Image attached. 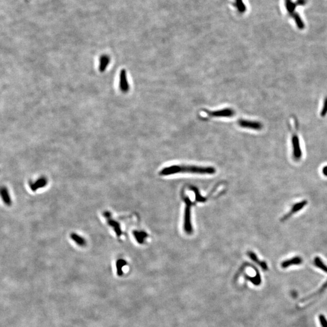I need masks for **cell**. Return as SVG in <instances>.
<instances>
[{
    "instance_id": "cell-1",
    "label": "cell",
    "mask_w": 327,
    "mask_h": 327,
    "mask_svg": "<svg viewBox=\"0 0 327 327\" xmlns=\"http://www.w3.org/2000/svg\"><path fill=\"white\" fill-rule=\"evenodd\" d=\"M216 170L212 167H200L196 166H171L162 169L159 175L161 176H169L179 173H188L198 175H213Z\"/></svg>"
},
{
    "instance_id": "cell-2",
    "label": "cell",
    "mask_w": 327,
    "mask_h": 327,
    "mask_svg": "<svg viewBox=\"0 0 327 327\" xmlns=\"http://www.w3.org/2000/svg\"><path fill=\"white\" fill-rule=\"evenodd\" d=\"M184 201L186 203L185 215H184V230L187 234H191L193 232V228L191 222V202L188 198H185Z\"/></svg>"
},
{
    "instance_id": "cell-3",
    "label": "cell",
    "mask_w": 327,
    "mask_h": 327,
    "mask_svg": "<svg viewBox=\"0 0 327 327\" xmlns=\"http://www.w3.org/2000/svg\"><path fill=\"white\" fill-rule=\"evenodd\" d=\"M291 142H292V147H293V158L296 161H299L302 158V150H301L300 146L299 138L296 133H295L294 134H293L292 138H291Z\"/></svg>"
},
{
    "instance_id": "cell-4",
    "label": "cell",
    "mask_w": 327,
    "mask_h": 327,
    "mask_svg": "<svg viewBox=\"0 0 327 327\" xmlns=\"http://www.w3.org/2000/svg\"><path fill=\"white\" fill-rule=\"evenodd\" d=\"M238 125L245 129H251L255 130H260L263 128V125L261 122L255 121H250L245 119H239L238 122Z\"/></svg>"
},
{
    "instance_id": "cell-5",
    "label": "cell",
    "mask_w": 327,
    "mask_h": 327,
    "mask_svg": "<svg viewBox=\"0 0 327 327\" xmlns=\"http://www.w3.org/2000/svg\"><path fill=\"white\" fill-rule=\"evenodd\" d=\"M207 113L210 116L212 117H232L235 115V111L233 109L230 108L222 109L216 111H208L206 110Z\"/></svg>"
},
{
    "instance_id": "cell-6",
    "label": "cell",
    "mask_w": 327,
    "mask_h": 327,
    "mask_svg": "<svg viewBox=\"0 0 327 327\" xmlns=\"http://www.w3.org/2000/svg\"><path fill=\"white\" fill-rule=\"evenodd\" d=\"M307 204L308 201L307 200H303L299 202H297L296 204H294L291 209L290 210V211L287 214L284 215L282 218L280 219V221L282 222L285 221L286 220H287L288 219L290 218L293 214L297 213V211H299V210H302L304 207H305L307 205Z\"/></svg>"
},
{
    "instance_id": "cell-7",
    "label": "cell",
    "mask_w": 327,
    "mask_h": 327,
    "mask_svg": "<svg viewBox=\"0 0 327 327\" xmlns=\"http://www.w3.org/2000/svg\"><path fill=\"white\" fill-rule=\"evenodd\" d=\"M119 87L124 93H127L129 90V84L127 77V72L124 69L120 72L119 74Z\"/></svg>"
},
{
    "instance_id": "cell-8",
    "label": "cell",
    "mask_w": 327,
    "mask_h": 327,
    "mask_svg": "<svg viewBox=\"0 0 327 327\" xmlns=\"http://www.w3.org/2000/svg\"><path fill=\"white\" fill-rule=\"evenodd\" d=\"M104 216L107 219L108 223H109L110 226H111L112 228H113V230L115 231V233L117 235V236L118 237L121 236V235H122V231H121V228H120V225H119V223L118 222L115 221V220H113L112 219L110 218V213H109V212H106L104 213Z\"/></svg>"
},
{
    "instance_id": "cell-9",
    "label": "cell",
    "mask_w": 327,
    "mask_h": 327,
    "mask_svg": "<svg viewBox=\"0 0 327 327\" xmlns=\"http://www.w3.org/2000/svg\"><path fill=\"white\" fill-rule=\"evenodd\" d=\"M302 262L303 260L302 258L299 256H296V257H294V258L284 261L281 264V267L283 268H286L290 266L300 265V264L302 263Z\"/></svg>"
},
{
    "instance_id": "cell-10",
    "label": "cell",
    "mask_w": 327,
    "mask_h": 327,
    "mask_svg": "<svg viewBox=\"0 0 327 327\" xmlns=\"http://www.w3.org/2000/svg\"><path fill=\"white\" fill-rule=\"evenodd\" d=\"M47 184V180L46 178H41L37 180L35 182L30 184V188L33 191H36L38 189L45 187Z\"/></svg>"
},
{
    "instance_id": "cell-11",
    "label": "cell",
    "mask_w": 327,
    "mask_h": 327,
    "mask_svg": "<svg viewBox=\"0 0 327 327\" xmlns=\"http://www.w3.org/2000/svg\"><path fill=\"white\" fill-rule=\"evenodd\" d=\"M1 195L4 202L8 206H11L12 201L10 199L9 191L6 187H2L1 189Z\"/></svg>"
},
{
    "instance_id": "cell-12",
    "label": "cell",
    "mask_w": 327,
    "mask_h": 327,
    "mask_svg": "<svg viewBox=\"0 0 327 327\" xmlns=\"http://www.w3.org/2000/svg\"><path fill=\"white\" fill-rule=\"evenodd\" d=\"M110 62V58L108 56L104 55L101 57L99 60V70L101 72H103L106 69L107 67Z\"/></svg>"
},
{
    "instance_id": "cell-13",
    "label": "cell",
    "mask_w": 327,
    "mask_h": 327,
    "mask_svg": "<svg viewBox=\"0 0 327 327\" xmlns=\"http://www.w3.org/2000/svg\"><path fill=\"white\" fill-rule=\"evenodd\" d=\"M70 238L71 239L76 243L79 246H85L86 244V240L79 236L78 235H77V233H72L70 234Z\"/></svg>"
},
{
    "instance_id": "cell-14",
    "label": "cell",
    "mask_w": 327,
    "mask_h": 327,
    "mask_svg": "<svg viewBox=\"0 0 327 327\" xmlns=\"http://www.w3.org/2000/svg\"><path fill=\"white\" fill-rule=\"evenodd\" d=\"M297 6L296 2H293L291 0H285V7L290 15L295 13V10Z\"/></svg>"
},
{
    "instance_id": "cell-15",
    "label": "cell",
    "mask_w": 327,
    "mask_h": 327,
    "mask_svg": "<svg viewBox=\"0 0 327 327\" xmlns=\"http://www.w3.org/2000/svg\"><path fill=\"white\" fill-rule=\"evenodd\" d=\"M126 265H127V262L122 259H120L117 260L116 265V269H117V274L119 276H121L123 275L122 268L126 266Z\"/></svg>"
},
{
    "instance_id": "cell-16",
    "label": "cell",
    "mask_w": 327,
    "mask_h": 327,
    "mask_svg": "<svg viewBox=\"0 0 327 327\" xmlns=\"http://www.w3.org/2000/svg\"><path fill=\"white\" fill-rule=\"evenodd\" d=\"M256 275L255 277H250L248 276H245V278L246 279H247L251 282H252L254 285H259L261 283V278H260V275L258 270H256Z\"/></svg>"
},
{
    "instance_id": "cell-17",
    "label": "cell",
    "mask_w": 327,
    "mask_h": 327,
    "mask_svg": "<svg viewBox=\"0 0 327 327\" xmlns=\"http://www.w3.org/2000/svg\"><path fill=\"white\" fill-rule=\"evenodd\" d=\"M314 264L317 268H320L322 271L327 273V266L323 262L322 259L319 257H316L314 259Z\"/></svg>"
},
{
    "instance_id": "cell-18",
    "label": "cell",
    "mask_w": 327,
    "mask_h": 327,
    "mask_svg": "<svg viewBox=\"0 0 327 327\" xmlns=\"http://www.w3.org/2000/svg\"><path fill=\"white\" fill-rule=\"evenodd\" d=\"M291 16L293 17L294 20H295L297 27L299 29H303L304 28V27H305V25H304V23L303 22V21L302 20L301 18L300 17L299 15L296 12H295L293 14L291 15Z\"/></svg>"
},
{
    "instance_id": "cell-19",
    "label": "cell",
    "mask_w": 327,
    "mask_h": 327,
    "mask_svg": "<svg viewBox=\"0 0 327 327\" xmlns=\"http://www.w3.org/2000/svg\"><path fill=\"white\" fill-rule=\"evenodd\" d=\"M133 235H134V236L136 239V240L140 244L143 243L144 239L147 237L146 233H145L144 232H142V231L141 232L134 231Z\"/></svg>"
},
{
    "instance_id": "cell-20",
    "label": "cell",
    "mask_w": 327,
    "mask_h": 327,
    "mask_svg": "<svg viewBox=\"0 0 327 327\" xmlns=\"http://www.w3.org/2000/svg\"><path fill=\"white\" fill-rule=\"evenodd\" d=\"M248 256L250 257V258L253 261H254L255 263H256L257 264H258L260 267H261V265H262V264L264 261H260L259 258H258V256H256V255L255 253H253L252 251H248Z\"/></svg>"
},
{
    "instance_id": "cell-21",
    "label": "cell",
    "mask_w": 327,
    "mask_h": 327,
    "mask_svg": "<svg viewBox=\"0 0 327 327\" xmlns=\"http://www.w3.org/2000/svg\"><path fill=\"white\" fill-rule=\"evenodd\" d=\"M327 281H326V282H325V283H324V285H322V287H321V288H320V289H319V291H317V292H316V294H313V295H311V296H308V297H307V299H304V300H308V299H310V298H311V297H313V296H316V295H319V294H320V293H322V292H323V291H325V290H326V289H327Z\"/></svg>"
},
{
    "instance_id": "cell-22",
    "label": "cell",
    "mask_w": 327,
    "mask_h": 327,
    "mask_svg": "<svg viewBox=\"0 0 327 327\" xmlns=\"http://www.w3.org/2000/svg\"><path fill=\"white\" fill-rule=\"evenodd\" d=\"M327 114V97H326L325 99H324V104H323V106H322V110L320 111V116L322 117H324L326 116V115Z\"/></svg>"
},
{
    "instance_id": "cell-23",
    "label": "cell",
    "mask_w": 327,
    "mask_h": 327,
    "mask_svg": "<svg viewBox=\"0 0 327 327\" xmlns=\"http://www.w3.org/2000/svg\"><path fill=\"white\" fill-rule=\"evenodd\" d=\"M319 319L322 327H327V319L325 316L323 315H320L319 316Z\"/></svg>"
},
{
    "instance_id": "cell-24",
    "label": "cell",
    "mask_w": 327,
    "mask_h": 327,
    "mask_svg": "<svg viewBox=\"0 0 327 327\" xmlns=\"http://www.w3.org/2000/svg\"><path fill=\"white\" fill-rule=\"evenodd\" d=\"M193 190L194 191H195V193H196V198L197 201H199V202H204V201H205V199L204 198H202V197H201V196L200 195V194H199V193L198 190L195 188H193Z\"/></svg>"
},
{
    "instance_id": "cell-25",
    "label": "cell",
    "mask_w": 327,
    "mask_h": 327,
    "mask_svg": "<svg viewBox=\"0 0 327 327\" xmlns=\"http://www.w3.org/2000/svg\"><path fill=\"white\" fill-rule=\"evenodd\" d=\"M296 3L297 6H303L306 4V0H297Z\"/></svg>"
},
{
    "instance_id": "cell-26",
    "label": "cell",
    "mask_w": 327,
    "mask_h": 327,
    "mask_svg": "<svg viewBox=\"0 0 327 327\" xmlns=\"http://www.w3.org/2000/svg\"><path fill=\"white\" fill-rule=\"evenodd\" d=\"M322 173L325 176H327V166L324 167V168L322 169Z\"/></svg>"
}]
</instances>
